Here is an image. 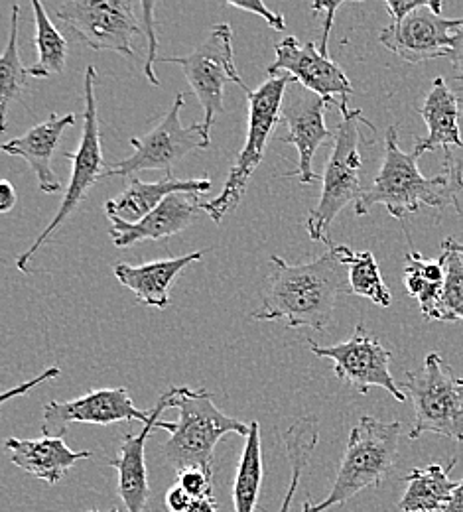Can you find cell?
Masks as SVG:
<instances>
[{"label":"cell","instance_id":"cell-34","mask_svg":"<svg viewBox=\"0 0 463 512\" xmlns=\"http://www.w3.org/2000/svg\"><path fill=\"white\" fill-rule=\"evenodd\" d=\"M225 6L237 8V10H245V12H251V14H259V16L265 20L266 24H268L270 28H274L276 32H284V30H286V20H284V16L272 12L263 0H255V2H225Z\"/></svg>","mask_w":463,"mask_h":512},{"label":"cell","instance_id":"cell-24","mask_svg":"<svg viewBox=\"0 0 463 512\" xmlns=\"http://www.w3.org/2000/svg\"><path fill=\"white\" fill-rule=\"evenodd\" d=\"M456 463L458 459L454 457L446 467L434 463L422 469H412L404 477L406 489L398 501V509L402 512L444 511L460 485V481L450 479Z\"/></svg>","mask_w":463,"mask_h":512},{"label":"cell","instance_id":"cell-7","mask_svg":"<svg viewBox=\"0 0 463 512\" xmlns=\"http://www.w3.org/2000/svg\"><path fill=\"white\" fill-rule=\"evenodd\" d=\"M361 121L369 123L359 109H349L341 115L330 160L322 174L320 201L306 219V229L312 241L331 245L328 239L331 223L349 203L355 205L365 190L361 186L363 158L359 152Z\"/></svg>","mask_w":463,"mask_h":512},{"label":"cell","instance_id":"cell-36","mask_svg":"<svg viewBox=\"0 0 463 512\" xmlns=\"http://www.w3.org/2000/svg\"><path fill=\"white\" fill-rule=\"evenodd\" d=\"M430 0H387L385 6L393 18V24L404 20L408 14H412L418 8H424Z\"/></svg>","mask_w":463,"mask_h":512},{"label":"cell","instance_id":"cell-29","mask_svg":"<svg viewBox=\"0 0 463 512\" xmlns=\"http://www.w3.org/2000/svg\"><path fill=\"white\" fill-rule=\"evenodd\" d=\"M18 20H20V6H12L10 14V34L0 58V115H2V132L6 130L8 119V105L10 101H18L26 89L30 71L22 64L20 50H18Z\"/></svg>","mask_w":463,"mask_h":512},{"label":"cell","instance_id":"cell-23","mask_svg":"<svg viewBox=\"0 0 463 512\" xmlns=\"http://www.w3.org/2000/svg\"><path fill=\"white\" fill-rule=\"evenodd\" d=\"M211 190V180H176L166 176L160 182H140L131 178L129 188L119 193L115 199L105 203L107 217H117L125 223H138L150 215L166 197L174 193H207Z\"/></svg>","mask_w":463,"mask_h":512},{"label":"cell","instance_id":"cell-12","mask_svg":"<svg viewBox=\"0 0 463 512\" xmlns=\"http://www.w3.org/2000/svg\"><path fill=\"white\" fill-rule=\"evenodd\" d=\"M310 351L316 357L330 359L337 379L349 384L355 392L367 394L373 386L387 390L398 402L406 400V394L395 383L391 375V351L381 345L379 339L367 333V329L359 323L353 335L330 347H322L316 341H308Z\"/></svg>","mask_w":463,"mask_h":512},{"label":"cell","instance_id":"cell-41","mask_svg":"<svg viewBox=\"0 0 463 512\" xmlns=\"http://www.w3.org/2000/svg\"><path fill=\"white\" fill-rule=\"evenodd\" d=\"M188 512H217V505H215V499L213 497H207V499H198L192 503L190 511Z\"/></svg>","mask_w":463,"mask_h":512},{"label":"cell","instance_id":"cell-39","mask_svg":"<svg viewBox=\"0 0 463 512\" xmlns=\"http://www.w3.org/2000/svg\"><path fill=\"white\" fill-rule=\"evenodd\" d=\"M58 375H60V369H48L46 373H42V375H40V377H36L34 381L22 384V386H18V388H14V390H8V392L2 396V402H6L8 398H14V396H22V394H26V390L34 388L36 384L44 383L46 379H52V377H58Z\"/></svg>","mask_w":463,"mask_h":512},{"label":"cell","instance_id":"cell-5","mask_svg":"<svg viewBox=\"0 0 463 512\" xmlns=\"http://www.w3.org/2000/svg\"><path fill=\"white\" fill-rule=\"evenodd\" d=\"M296 83L294 77L282 73L280 77H268L265 83L247 93L249 101V121H247V138L241 152L235 158V164L229 170L223 192L215 199L201 205L215 223H221L227 213H231L243 199L249 188L251 178L265 158V148L282 119V105L286 97V87Z\"/></svg>","mask_w":463,"mask_h":512},{"label":"cell","instance_id":"cell-2","mask_svg":"<svg viewBox=\"0 0 463 512\" xmlns=\"http://www.w3.org/2000/svg\"><path fill=\"white\" fill-rule=\"evenodd\" d=\"M178 422H158V428L170 432L164 457L180 473L184 469H203L213 473V451L225 434L249 436L251 424H243L219 410L211 394L201 388L174 386Z\"/></svg>","mask_w":463,"mask_h":512},{"label":"cell","instance_id":"cell-16","mask_svg":"<svg viewBox=\"0 0 463 512\" xmlns=\"http://www.w3.org/2000/svg\"><path fill=\"white\" fill-rule=\"evenodd\" d=\"M326 103L320 95L300 89L284 97L282 119L290 128L288 136L282 138L284 144H292L298 150V168L284 174L286 178H298L302 184H314L322 180L314 172V158L318 148L328 140L335 138V132L326 127Z\"/></svg>","mask_w":463,"mask_h":512},{"label":"cell","instance_id":"cell-18","mask_svg":"<svg viewBox=\"0 0 463 512\" xmlns=\"http://www.w3.org/2000/svg\"><path fill=\"white\" fill-rule=\"evenodd\" d=\"M176 406V390L170 388L164 392L156 404V408L150 410V420L144 424L140 434H129L123 438V446L115 459L109 461L113 469L119 473V497L125 503L129 512H144L148 497H150V487H148V473H146V440L152 434L154 428H158L160 414L168 408Z\"/></svg>","mask_w":463,"mask_h":512},{"label":"cell","instance_id":"cell-15","mask_svg":"<svg viewBox=\"0 0 463 512\" xmlns=\"http://www.w3.org/2000/svg\"><path fill=\"white\" fill-rule=\"evenodd\" d=\"M150 412L138 410L127 388H101L87 392L85 396L50 402L44 408L42 432L50 438H64L71 424H95L111 426L117 422L138 420L148 424Z\"/></svg>","mask_w":463,"mask_h":512},{"label":"cell","instance_id":"cell-9","mask_svg":"<svg viewBox=\"0 0 463 512\" xmlns=\"http://www.w3.org/2000/svg\"><path fill=\"white\" fill-rule=\"evenodd\" d=\"M166 64L182 67L186 81L203 109V128L207 134L215 125L217 115L223 111V89L227 83H237L245 93L251 89L245 85L235 67L233 30L229 24H215L209 36L194 52L182 58H162Z\"/></svg>","mask_w":463,"mask_h":512},{"label":"cell","instance_id":"cell-1","mask_svg":"<svg viewBox=\"0 0 463 512\" xmlns=\"http://www.w3.org/2000/svg\"><path fill=\"white\" fill-rule=\"evenodd\" d=\"M306 264H288L270 256L272 270L266 278L263 302L251 314L257 321H284L288 329L308 327L326 331L341 294H351L349 270L337 258L333 245Z\"/></svg>","mask_w":463,"mask_h":512},{"label":"cell","instance_id":"cell-28","mask_svg":"<svg viewBox=\"0 0 463 512\" xmlns=\"http://www.w3.org/2000/svg\"><path fill=\"white\" fill-rule=\"evenodd\" d=\"M32 12L36 22L34 44L38 48V62L28 67L30 77H50L64 73L67 62L66 36L54 26L46 6L40 0H32Z\"/></svg>","mask_w":463,"mask_h":512},{"label":"cell","instance_id":"cell-31","mask_svg":"<svg viewBox=\"0 0 463 512\" xmlns=\"http://www.w3.org/2000/svg\"><path fill=\"white\" fill-rule=\"evenodd\" d=\"M444 182L446 201L463 217V144L444 150Z\"/></svg>","mask_w":463,"mask_h":512},{"label":"cell","instance_id":"cell-32","mask_svg":"<svg viewBox=\"0 0 463 512\" xmlns=\"http://www.w3.org/2000/svg\"><path fill=\"white\" fill-rule=\"evenodd\" d=\"M154 8L156 2H140V24H142V36L148 38V52H146V65H144V75L152 85H160L154 65H156V54H158V32H156V20H154Z\"/></svg>","mask_w":463,"mask_h":512},{"label":"cell","instance_id":"cell-19","mask_svg":"<svg viewBox=\"0 0 463 512\" xmlns=\"http://www.w3.org/2000/svg\"><path fill=\"white\" fill-rule=\"evenodd\" d=\"M75 125V115H50L44 123L30 128L26 134L4 142L2 152L14 158H22L30 170L34 172L38 186L44 193H58L62 190V182L58 180L52 160L58 150V142L64 130Z\"/></svg>","mask_w":463,"mask_h":512},{"label":"cell","instance_id":"cell-14","mask_svg":"<svg viewBox=\"0 0 463 512\" xmlns=\"http://www.w3.org/2000/svg\"><path fill=\"white\" fill-rule=\"evenodd\" d=\"M276 60L268 65V77H280L282 73L294 77L304 89L320 95L326 103H333L339 95V111L341 115L349 111L347 101L353 93L351 81L343 73V69L331 58H326L314 42L300 46L294 36H286L282 42L274 46Z\"/></svg>","mask_w":463,"mask_h":512},{"label":"cell","instance_id":"cell-6","mask_svg":"<svg viewBox=\"0 0 463 512\" xmlns=\"http://www.w3.org/2000/svg\"><path fill=\"white\" fill-rule=\"evenodd\" d=\"M400 388L414 404L408 440L436 434L463 444V379L438 353H430L422 369L408 371Z\"/></svg>","mask_w":463,"mask_h":512},{"label":"cell","instance_id":"cell-3","mask_svg":"<svg viewBox=\"0 0 463 512\" xmlns=\"http://www.w3.org/2000/svg\"><path fill=\"white\" fill-rule=\"evenodd\" d=\"M400 422H381L363 416L351 430L330 495L322 503H304L302 512H326L353 499L365 489H377L397 465Z\"/></svg>","mask_w":463,"mask_h":512},{"label":"cell","instance_id":"cell-30","mask_svg":"<svg viewBox=\"0 0 463 512\" xmlns=\"http://www.w3.org/2000/svg\"><path fill=\"white\" fill-rule=\"evenodd\" d=\"M446 282L440 300V321H463V256L444 251Z\"/></svg>","mask_w":463,"mask_h":512},{"label":"cell","instance_id":"cell-22","mask_svg":"<svg viewBox=\"0 0 463 512\" xmlns=\"http://www.w3.org/2000/svg\"><path fill=\"white\" fill-rule=\"evenodd\" d=\"M4 448L10 451V461L16 467L50 485L60 483L77 461L93 457V451H73L64 438L50 436L40 440L8 438Z\"/></svg>","mask_w":463,"mask_h":512},{"label":"cell","instance_id":"cell-8","mask_svg":"<svg viewBox=\"0 0 463 512\" xmlns=\"http://www.w3.org/2000/svg\"><path fill=\"white\" fill-rule=\"evenodd\" d=\"M95 79L97 69L95 65H89L85 69L83 77V93H85V111H83V132L77 152H64V158L71 162V178L67 186L64 199L60 203V209L56 211L54 219L48 223V227L40 233V237L32 243V247L24 255L16 258V268L20 272H28V262L32 256L38 253V249L58 231L67 217L79 207V203L85 199L91 186H95L99 180H103V150H101V130H99V117H97V97H95Z\"/></svg>","mask_w":463,"mask_h":512},{"label":"cell","instance_id":"cell-11","mask_svg":"<svg viewBox=\"0 0 463 512\" xmlns=\"http://www.w3.org/2000/svg\"><path fill=\"white\" fill-rule=\"evenodd\" d=\"M138 6L131 0H69L56 8V16L87 48L133 58V38L142 34Z\"/></svg>","mask_w":463,"mask_h":512},{"label":"cell","instance_id":"cell-17","mask_svg":"<svg viewBox=\"0 0 463 512\" xmlns=\"http://www.w3.org/2000/svg\"><path fill=\"white\" fill-rule=\"evenodd\" d=\"M201 205L199 193H174L138 223H125L117 217H109V235L121 249L144 241H164L194 225L199 211H203Z\"/></svg>","mask_w":463,"mask_h":512},{"label":"cell","instance_id":"cell-38","mask_svg":"<svg viewBox=\"0 0 463 512\" xmlns=\"http://www.w3.org/2000/svg\"><path fill=\"white\" fill-rule=\"evenodd\" d=\"M450 62H452V69H454L456 81L463 85V26L462 28H458L456 34H454V46H452Z\"/></svg>","mask_w":463,"mask_h":512},{"label":"cell","instance_id":"cell-44","mask_svg":"<svg viewBox=\"0 0 463 512\" xmlns=\"http://www.w3.org/2000/svg\"><path fill=\"white\" fill-rule=\"evenodd\" d=\"M89 512H101V511H89ZM109 512H119V511H117V509H111V511H109Z\"/></svg>","mask_w":463,"mask_h":512},{"label":"cell","instance_id":"cell-42","mask_svg":"<svg viewBox=\"0 0 463 512\" xmlns=\"http://www.w3.org/2000/svg\"><path fill=\"white\" fill-rule=\"evenodd\" d=\"M442 512H463V481H460L458 489L454 491V497H452L450 505Z\"/></svg>","mask_w":463,"mask_h":512},{"label":"cell","instance_id":"cell-25","mask_svg":"<svg viewBox=\"0 0 463 512\" xmlns=\"http://www.w3.org/2000/svg\"><path fill=\"white\" fill-rule=\"evenodd\" d=\"M333 251L337 258L347 266L349 270V288L351 294L371 300L373 304L381 308H389L393 302L391 290L383 280L381 268L371 251H351L345 245H333Z\"/></svg>","mask_w":463,"mask_h":512},{"label":"cell","instance_id":"cell-43","mask_svg":"<svg viewBox=\"0 0 463 512\" xmlns=\"http://www.w3.org/2000/svg\"><path fill=\"white\" fill-rule=\"evenodd\" d=\"M442 251H450V253H460L463 256V243L456 241L454 237H448L444 243H442Z\"/></svg>","mask_w":463,"mask_h":512},{"label":"cell","instance_id":"cell-4","mask_svg":"<svg viewBox=\"0 0 463 512\" xmlns=\"http://www.w3.org/2000/svg\"><path fill=\"white\" fill-rule=\"evenodd\" d=\"M444 176L424 178L418 170V158L406 154L398 146L397 127L387 128L383 166L375 176V182L365 188L355 203L359 217L369 215L375 205H385L389 215L404 221L408 215L420 211V207L444 209L446 201Z\"/></svg>","mask_w":463,"mask_h":512},{"label":"cell","instance_id":"cell-33","mask_svg":"<svg viewBox=\"0 0 463 512\" xmlns=\"http://www.w3.org/2000/svg\"><path fill=\"white\" fill-rule=\"evenodd\" d=\"M211 477L213 473H207L203 469H184L178 473V485L194 499H207L211 495Z\"/></svg>","mask_w":463,"mask_h":512},{"label":"cell","instance_id":"cell-26","mask_svg":"<svg viewBox=\"0 0 463 512\" xmlns=\"http://www.w3.org/2000/svg\"><path fill=\"white\" fill-rule=\"evenodd\" d=\"M245 440L247 442H245L243 455L237 467V475H235V483H233L235 512H255L259 495H261L263 477H265L259 422H251V432Z\"/></svg>","mask_w":463,"mask_h":512},{"label":"cell","instance_id":"cell-20","mask_svg":"<svg viewBox=\"0 0 463 512\" xmlns=\"http://www.w3.org/2000/svg\"><path fill=\"white\" fill-rule=\"evenodd\" d=\"M428 127V134L424 138H416L412 154L420 158L426 152H434L438 148H456L462 146L460 134V99L448 87L444 77H436L420 111H418Z\"/></svg>","mask_w":463,"mask_h":512},{"label":"cell","instance_id":"cell-10","mask_svg":"<svg viewBox=\"0 0 463 512\" xmlns=\"http://www.w3.org/2000/svg\"><path fill=\"white\" fill-rule=\"evenodd\" d=\"M184 105H186V95L178 93L166 117L148 134L140 138L136 136L131 138L133 154L109 166L103 178H109V176L134 178V174L150 172V170H162L166 176H170L172 166L178 164L184 156L196 150H205L209 146V134L201 123L192 127L182 125L180 113Z\"/></svg>","mask_w":463,"mask_h":512},{"label":"cell","instance_id":"cell-35","mask_svg":"<svg viewBox=\"0 0 463 512\" xmlns=\"http://www.w3.org/2000/svg\"><path fill=\"white\" fill-rule=\"evenodd\" d=\"M314 12H326L324 18V34H322V42H320V52L330 58L328 46H330L331 24H333V16L337 12V8H341V2H314L312 4Z\"/></svg>","mask_w":463,"mask_h":512},{"label":"cell","instance_id":"cell-37","mask_svg":"<svg viewBox=\"0 0 463 512\" xmlns=\"http://www.w3.org/2000/svg\"><path fill=\"white\" fill-rule=\"evenodd\" d=\"M192 503H194V499L180 485L172 487L166 493V509L170 512H188Z\"/></svg>","mask_w":463,"mask_h":512},{"label":"cell","instance_id":"cell-21","mask_svg":"<svg viewBox=\"0 0 463 512\" xmlns=\"http://www.w3.org/2000/svg\"><path fill=\"white\" fill-rule=\"evenodd\" d=\"M205 251H196L178 258H164L146 262L140 266L117 264L115 278L133 292L140 306L150 308H166L170 304V286L178 278V274L190 264L199 262Z\"/></svg>","mask_w":463,"mask_h":512},{"label":"cell","instance_id":"cell-40","mask_svg":"<svg viewBox=\"0 0 463 512\" xmlns=\"http://www.w3.org/2000/svg\"><path fill=\"white\" fill-rule=\"evenodd\" d=\"M16 190L12 188V184L8 180L0 182V213H8L14 205H16Z\"/></svg>","mask_w":463,"mask_h":512},{"label":"cell","instance_id":"cell-13","mask_svg":"<svg viewBox=\"0 0 463 512\" xmlns=\"http://www.w3.org/2000/svg\"><path fill=\"white\" fill-rule=\"evenodd\" d=\"M463 18H444L442 0H430L397 24H389L379 34V42L408 64H424L438 58H450L454 34L462 28Z\"/></svg>","mask_w":463,"mask_h":512},{"label":"cell","instance_id":"cell-27","mask_svg":"<svg viewBox=\"0 0 463 512\" xmlns=\"http://www.w3.org/2000/svg\"><path fill=\"white\" fill-rule=\"evenodd\" d=\"M284 448L290 463V487L286 491V497L282 501V507L278 512H292V501L296 495V489L302 481V473L306 471L310 457L320 440V426L316 416H302L292 422V426L282 434Z\"/></svg>","mask_w":463,"mask_h":512}]
</instances>
